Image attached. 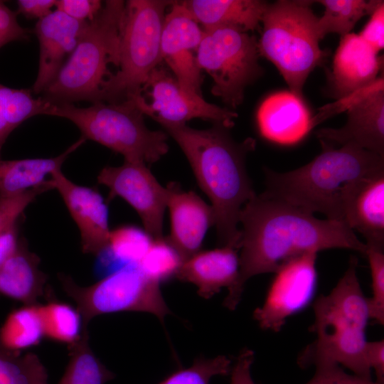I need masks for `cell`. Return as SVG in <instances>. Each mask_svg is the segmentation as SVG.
Wrapping results in <instances>:
<instances>
[{
    "instance_id": "1",
    "label": "cell",
    "mask_w": 384,
    "mask_h": 384,
    "mask_svg": "<svg viewBox=\"0 0 384 384\" xmlns=\"http://www.w3.org/2000/svg\"><path fill=\"white\" fill-rule=\"evenodd\" d=\"M239 224L240 298L250 278L274 273L299 255L332 248L366 253V243L344 222L318 219L314 213L265 191L244 205Z\"/></svg>"
},
{
    "instance_id": "2",
    "label": "cell",
    "mask_w": 384,
    "mask_h": 384,
    "mask_svg": "<svg viewBox=\"0 0 384 384\" xmlns=\"http://www.w3.org/2000/svg\"><path fill=\"white\" fill-rule=\"evenodd\" d=\"M159 124L181 149L199 187L210 199L219 244L239 250L240 213L256 194L245 166L247 154L255 147V139L238 142L228 128L217 123L205 129Z\"/></svg>"
},
{
    "instance_id": "3",
    "label": "cell",
    "mask_w": 384,
    "mask_h": 384,
    "mask_svg": "<svg viewBox=\"0 0 384 384\" xmlns=\"http://www.w3.org/2000/svg\"><path fill=\"white\" fill-rule=\"evenodd\" d=\"M321 143L322 151L300 168L284 173L265 169V192L312 213H321L326 219L344 222L346 207L359 186L384 173V156L351 144L336 149Z\"/></svg>"
},
{
    "instance_id": "4",
    "label": "cell",
    "mask_w": 384,
    "mask_h": 384,
    "mask_svg": "<svg viewBox=\"0 0 384 384\" xmlns=\"http://www.w3.org/2000/svg\"><path fill=\"white\" fill-rule=\"evenodd\" d=\"M357 258L351 257L335 287L315 301L311 330L316 337L299 356L301 367L335 363L356 375L372 379L365 358L366 329L370 316L367 297L357 276Z\"/></svg>"
},
{
    "instance_id": "5",
    "label": "cell",
    "mask_w": 384,
    "mask_h": 384,
    "mask_svg": "<svg viewBox=\"0 0 384 384\" xmlns=\"http://www.w3.org/2000/svg\"><path fill=\"white\" fill-rule=\"evenodd\" d=\"M126 2L107 0L89 22L73 53L40 95L51 103L100 102L103 87L118 68Z\"/></svg>"
},
{
    "instance_id": "6",
    "label": "cell",
    "mask_w": 384,
    "mask_h": 384,
    "mask_svg": "<svg viewBox=\"0 0 384 384\" xmlns=\"http://www.w3.org/2000/svg\"><path fill=\"white\" fill-rule=\"evenodd\" d=\"M311 2L267 3L257 42L259 53L276 66L290 92L302 98L308 76L324 56L319 46L318 17L311 9Z\"/></svg>"
},
{
    "instance_id": "7",
    "label": "cell",
    "mask_w": 384,
    "mask_h": 384,
    "mask_svg": "<svg viewBox=\"0 0 384 384\" xmlns=\"http://www.w3.org/2000/svg\"><path fill=\"white\" fill-rule=\"evenodd\" d=\"M46 115L68 119L85 140L122 154L124 161L153 164L169 151L167 134L148 129L144 114L133 100L98 102L86 107L73 103H51Z\"/></svg>"
},
{
    "instance_id": "8",
    "label": "cell",
    "mask_w": 384,
    "mask_h": 384,
    "mask_svg": "<svg viewBox=\"0 0 384 384\" xmlns=\"http://www.w3.org/2000/svg\"><path fill=\"white\" fill-rule=\"evenodd\" d=\"M173 2L126 1L119 67L105 82L100 102L117 103L142 94L150 73L161 61L160 44L165 11Z\"/></svg>"
},
{
    "instance_id": "9",
    "label": "cell",
    "mask_w": 384,
    "mask_h": 384,
    "mask_svg": "<svg viewBox=\"0 0 384 384\" xmlns=\"http://www.w3.org/2000/svg\"><path fill=\"white\" fill-rule=\"evenodd\" d=\"M65 293L75 302L84 328L95 317L121 311H138L156 316L161 324L171 314L160 289V283L147 277L137 264H129L107 274L96 283L82 287L71 277L58 274Z\"/></svg>"
},
{
    "instance_id": "10",
    "label": "cell",
    "mask_w": 384,
    "mask_h": 384,
    "mask_svg": "<svg viewBox=\"0 0 384 384\" xmlns=\"http://www.w3.org/2000/svg\"><path fill=\"white\" fill-rule=\"evenodd\" d=\"M204 31L196 52L198 66L212 78L213 95L235 109L243 101L245 87L262 72L256 38L235 27Z\"/></svg>"
},
{
    "instance_id": "11",
    "label": "cell",
    "mask_w": 384,
    "mask_h": 384,
    "mask_svg": "<svg viewBox=\"0 0 384 384\" xmlns=\"http://www.w3.org/2000/svg\"><path fill=\"white\" fill-rule=\"evenodd\" d=\"M133 97L142 112L158 123L186 124L194 118L220 124L230 129L238 114L206 101L202 95L183 90L174 76L156 67L150 73L142 93Z\"/></svg>"
},
{
    "instance_id": "12",
    "label": "cell",
    "mask_w": 384,
    "mask_h": 384,
    "mask_svg": "<svg viewBox=\"0 0 384 384\" xmlns=\"http://www.w3.org/2000/svg\"><path fill=\"white\" fill-rule=\"evenodd\" d=\"M383 76L375 82L331 105L334 113L347 110V121L341 128H324L316 132L321 142L351 144L384 156Z\"/></svg>"
},
{
    "instance_id": "13",
    "label": "cell",
    "mask_w": 384,
    "mask_h": 384,
    "mask_svg": "<svg viewBox=\"0 0 384 384\" xmlns=\"http://www.w3.org/2000/svg\"><path fill=\"white\" fill-rule=\"evenodd\" d=\"M316 256L315 252L299 255L274 272L262 305L253 313L262 329L278 332L289 316L311 301L317 282Z\"/></svg>"
},
{
    "instance_id": "14",
    "label": "cell",
    "mask_w": 384,
    "mask_h": 384,
    "mask_svg": "<svg viewBox=\"0 0 384 384\" xmlns=\"http://www.w3.org/2000/svg\"><path fill=\"white\" fill-rule=\"evenodd\" d=\"M97 179L109 188L110 199L120 197L136 210L144 230L152 239L164 238L167 188L157 181L146 164L124 161L121 166H106Z\"/></svg>"
},
{
    "instance_id": "15",
    "label": "cell",
    "mask_w": 384,
    "mask_h": 384,
    "mask_svg": "<svg viewBox=\"0 0 384 384\" xmlns=\"http://www.w3.org/2000/svg\"><path fill=\"white\" fill-rule=\"evenodd\" d=\"M204 34V30L182 1H174L164 21L161 58L173 71L183 90L191 95H202L203 78L196 52Z\"/></svg>"
},
{
    "instance_id": "16",
    "label": "cell",
    "mask_w": 384,
    "mask_h": 384,
    "mask_svg": "<svg viewBox=\"0 0 384 384\" xmlns=\"http://www.w3.org/2000/svg\"><path fill=\"white\" fill-rule=\"evenodd\" d=\"M50 175L53 188L60 195L80 230L82 251L98 255L107 247L111 233L108 209L102 196L94 188L75 183L61 169Z\"/></svg>"
},
{
    "instance_id": "17",
    "label": "cell",
    "mask_w": 384,
    "mask_h": 384,
    "mask_svg": "<svg viewBox=\"0 0 384 384\" xmlns=\"http://www.w3.org/2000/svg\"><path fill=\"white\" fill-rule=\"evenodd\" d=\"M238 250L230 245L199 251L183 261L176 277L193 284L199 296L209 299L227 288L223 305L233 311L241 298L238 293L240 275Z\"/></svg>"
},
{
    "instance_id": "18",
    "label": "cell",
    "mask_w": 384,
    "mask_h": 384,
    "mask_svg": "<svg viewBox=\"0 0 384 384\" xmlns=\"http://www.w3.org/2000/svg\"><path fill=\"white\" fill-rule=\"evenodd\" d=\"M89 22L75 20L55 9L38 20L33 32L40 47L39 65L31 88L41 95L53 82L76 48Z\"/></svg>"
},
{
    "instance_id": "19",
    "label": "cell",
    "mask_w": 384,
    "mask_h": 384,
    "mask_svg": "<svg viewBox=\"0 0 384 384\" xmlns=\"http://www.w3.org/2000/svg\"><path fill=\"white\" fill-rule=\"evenodd\" d=\"M166 187L171 223L166 238L185 261L201 251L208 229L214 226L213 210L194 191H183L176 182Z\"/></svg>"
},
{
    "instance_id": "20",
    "label": "cell",
    "mask_w": 384,
    "mask_h": 384,
    "mask_svg": "<svg viewBox=\"0 0 384 384\" xmlns=\"http://www.w3.org/2000/svg\"><path fill=\"white\" fill-rule=\"evenodd\" d=\"M378 53L358 34L341 36L329 78L334 97L345 98L375 82L383 66Z\"/></svg>"
},
{
    "instance_id": "21",
    "label": "cell",
    "mask_w": 384,
    "mask_h": 384,
    "mask_svg": "<svg viewBox=\"0 0 384 384\" xmlns=\"http://www.w3.org/2000/svg\"><path fill=\"white\" fill-rule=\"evenodd\" d=\"M256 118L261 135L280 144L297 143L313 128L302 98L290 91L269 95L260 105Z\"/></svg>"
},
{
    "instance_id": "22",
    "label": "cell",
    "mask_w": 384,
    "mask_h": 384,
    "mask_svg": "<svg viewBox=\"0 0 384 384\" xmlns=\"http://www.w3.org/2000/svg\"><path fill=\"white\" fill-rule=\"evenodd\" d=\"M40 258L21 238L14 253L0 269V294L23 305L38 304L48 293V276L39 267Z\"/></svg>"
},
{
    "instance_id": "23",
    "label": "cell",
    "mask_w": 384,
    "mask_h": 384,
    "mask_svg": "<svg viewBox=\"0 0 384 384\" xmlns=\"http://www.w3.org/2000/svg\"><path fill=\"white\" fill-rule=\"evenodd\" d=\"M345 223L365 238L367 245L384 246V173L368 178L353 194Z\"/></svg>"
},
{
    "instance_id": "24",
    "label": "cell",
    "mask_w": 384,
    "mask_h": 384,
    "mask_svg": "<svg viewBox=\"0 0 384 384\" xmlns=\"http://www.w3.org/2000/svg\"><path fill=\"white\" fill-rule=\"evenodd\" d=\"M182 3L204 31L228 26L247 32L260 28L267 4L259 0H188Z\"/></svg>"
},
{
    "instance_id": "25",
    "label": "cell",
    "mask_w": 384,
    "mask_h": 384,
    "mask_svg": "<svg viewBox=\"0 0 384 384\" xmlns=\"http://www.w3.org/2000/svg\"><path fill=\"white\" fill-rule=\"evenodd\" d=\"M85 141L81 137L60 155L52 158L0 159V194H18L42 184L46 177L61 169L68 156Z\"/></svg>"
},
{
    "instance_id": "26",
    "label": "cell",
    "mask_w": 384,
    "mask_h": 384,
    "mask_svg": "<svg viewBox=\"0 0 384 384\" xmlns=\"http://www.w3.org/2000/svg\"><path fill=\"white\" fill-rule=\"evenodd\" d=\"M51 102L35 97L31 89H16L0 84V156L9 134L36 115L46 114Z\"/></svg>"
},
{
    "instance_id": "27",
    "label": "cell",
    "mask_w": 384,
    "mask_h": 384,
    "mask_svg": "<svg viewBox=\"0 0 384 384\" xmlns=\"http://www.w3.org/2000/svg\"><path fill=\"white\" fill-rule=\"evenodd\" d=\"M45 337L39 304L23 305L11 311L0 326V347L21 353Z\"/></svg>"
},
{
    "instance_id": "28",
    "label": "cell",
    "mask_w": 384,
    "mask_h": 384,
    "mask_svg": "<svg viewBox=\"0 0 384 384\" xmlns=\"http://www.w3.org/2000/svg\"><path fill=\"white\" fill-rule=\"evenodd\" d=\"M69 361L58 384H105L114 378L98 358L89 343L87 328H84L80 338L69 345Z\"/></svg>"
},
{
    "instance_id": "29",
    "label": "cell",
    "mask_w": 384,
    "mask_h": 384,
    "mask_svg": "<svg viewBox=\"0 0 384 384\" xmlns=\"http://www.w3.org/2000/svg\"><path fill=\"white\" fill-rule=\"evenodd\" d=\"M324 7L323 15L318 18L317 28L322 39L329 33L341 36L351 33L356 23L370 15L382 2L380 0H319Z\"/></svg>"
},
{
    "instance_id": "30",
    "label": "cell",
    "mask_w": 384,
    "mask_h": 384,
    "mask_svg": "<svg viewBox=\"0 0 384 384\" xmlns=\"http://www.w3.org/2000/svg\"><path fill=\"white\" fill-rule=\"evenodd\" d=\"M45 337L71 345L81 336L82 318L77 308L55 300L39 304Z\"/></svg>"
},
{
    "instance_id": "31",
    "label": "cell",
    "mask_w": 384,
    "mask_h": 384,
    "mask_svg": "<svg viewBox=\"0 0 384 384\" xmlns=\"http://www.w3.org/2000/svg\"><path fill=\"white\" fill-rule=\"evenodd\" d=\"M0 384H48V375L37 355L0 347Z\"/></svg>"
},
{
    "instance_id": "32",
    "label": "cell",
    "mask_w": 384,
    "mask_h": 384,
    "mask_svg": "<svg viewBox=\"0 0 384 384\" xmlns=\"http://www.w3.org/2000/svg\"><path fill=\"white\" fill-rule=\"evenodd\" d=\"M183 260L165 237L152 240L137 265L151 279L161 283L176 277Z\"/></svg>"
},
{
    "instance_id": "33",
    "label": "cell",
    "mask_w": 384,
    "mask_h": 384,
    "mask_svg": "<svg viewBox=\"0 0 384 384\" xmlns=\"http://www.w3.org/2000/svg\"><path fill=\"white\" fill-rule=\"evenodd\" d=\"M153 239L145 231L134 226H122L111 230L105 250L112 257L127 265L138 264Z\"/></svg>"
},
{
    "instance_id": "34",
    "label": "cell",
    "mask_w": 384,
    "mask_h": 384,
    "mask_svg": "<svg viewBox=\"0 0 384 384\" xmlns=\"http://www.w3.org/2000/svg\"><path fill=\"white\" fill-rule=\"evenodd\" d=\"M230 370L231 361L226 356L198 358L190 367L174 373L159 384H209L214 376L228 375Z\"/></svg>"
},
{
    "instance_id": "35",
    "label": "cell",
    "mask_w": 384,
    "mask_h": 384,
    "mask_svg": "<svg viewBox=\"0 0 384 384\" xmlns=\"http://www.w3.org/2000/svg\"><path fill=\"white\" fill-rule=\"evenodd\" d=\"M366 256L372 279V297L366 298L370 319L384 324V253L383 247L367 245Z\"/></svg>"
},
{
    "instance_id": "36",
    "label": "cell",
    "mask_w": 384,
    "mask_h": 384,
    "mask_svg": "<svg viewBox=\"0 0 384 384\" xmlns=\"http://www.w3.org/2000/svg\"><path fill=\"white\" fill-rule=\"evenodd\" d=\"M50 179L42 184L14 195L0 194V233L21 218L24 210L41 194L53 190Z\"/></svg>"
},
{
    "instance_id": "37",
    "label": "cell",
    "mask_w": 384,
    "mask_h": 384,
    "mask_svg": "<svg viewBox=\"0 0 384 384\" xmlns=\"http://www.w3.org/2000/svg\"><path fill=\"white\" fill-rule=\"evenodd\" d=\"M314 376L305 384H384L347 373L341 366L335 363L315 366Z\"/></svg>"
},
{
    "instance_id": "38",
    "label": "cell",
    "mask_w": 384,
    "mask_h": 384,
    "mask_svg": "<svg viewBox=\"0 0 384 384\" xmlns=\"http://www.w3.org/2000/svg\"><path fill=\"white\" fill-rule=\"evenodd\" d=\"M103 6L99 0H56L55 9L80 21L91 22Z\"/></svg>"
},
{
    "instance_id": "39",
    "label": "cell",
    "mask_w": 384,
    "mask_h": 384,
    "mask_svg": "<svg viewBox=\"0 0 384 384\" xmlns=\"http://www.w3.org/2000/svg\"><path fill=\"white\" fill-rule=\"evenodd\" d=\"M360 37L379 53L384 48V1L370 14V18L358 33Z\"/></svg>"
},
{
    "instance_id": "40",
    "label": "cell",
    "mask_w": 384,
    "mask_h": 384,
    "mask_svg": "<svg viewBox=\"0 0 384 384\" xmlns=\"http://www.w3.org/2000/svg\"><path fill=\"white\" fill-rule=\"evenodd\" d=\"M28 33L27 28L18 23L16 13L0 1V34L11 42L27 39Z\"/></svg>"
},
{
    "instance_id": "41",
    "label": "cell",
    "mask_w": 384,
    "mask_h": 384,
    "mask_svg": "<svg viewBox=\"0 0 384 384\" xmlns=\"http://www.w3.org/2000/svg\"><path fill=\"white\" fill-rule=\"evenodd\" d=\"M255 353L250 348H244L239 353L231 368L230 384H256L251 375Z\"/></svg>"
},
{
    "instance_id": "42",
    "label": "cell",
    "mask_w": 384,
    "mask_h": 384,
    "mask_svg": "<svg viewBox=\"0 0 384 384\" xmlns=\"http://www.w3.org/2000/svg\"><path fill=\"white\" fill-rule=\"evenodd\" d=\"M21 218L0 233V269L16 250L20 240Z\"/></svg>"
},
{
    "instance_id": "43",
    "label": "cell",
    "mask_w": 384,
    "mask_h": 384,
    "mask_svg": "<svg viewBox=\"0 0 384 384\" xmlns=\"http://www.w3.org/2000/svg\"><path fill=\"white\" fill-rule=\"evenodd\" d=\"M365 358L371 371L375 373V381L384 383V341H367Z\"/></svg>"
},
{
    "instance_id": "44",
    "label": "cell",
    "mask_w": 384,
    "mask_h": 384,
    "mask_svg": "<svg viewBox=\"0 0 384 384\" xmlns=\"http://www.w3.org/2000/svg\"><path fill=\"white\" fill-rule=\"evenodd\" d=\"M55 2L56 0H18L17 13L28 18L40 20L53 11Z\"/></svg>"
},
{
    "instance_id": "45",
    "label": "cell",
    "mask_w": 384,
    "mask_h": 384,
    "mask_svg": "<svg viewBox=\"0 0 384 384\" xmlns=\"http://www.w3.org/2000/svg\"><path fill=\"white\" fill-rule=\"evenodd\" d=\"M9 43H10V41L6 38L0 34V48Z\"/></svg>"
}]
</instances>
